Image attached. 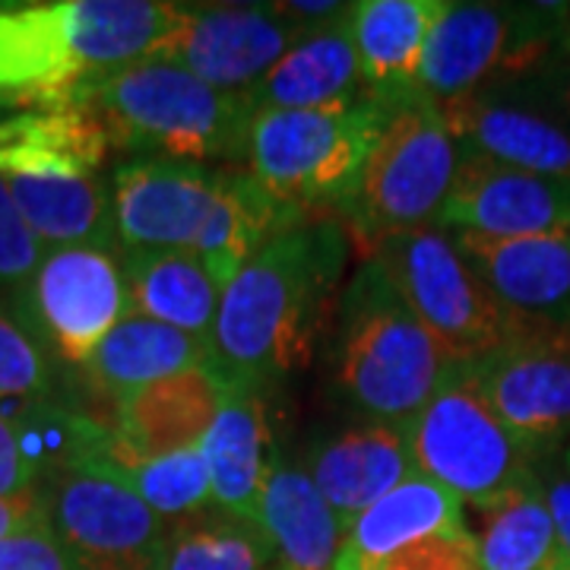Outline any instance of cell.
Wrapping results in <instances>:
<instances>
[{"label":"cell","mask_w":570,"mask_h":570,"mask_svg":"<svg viewBox=\"0 0 570 570\" xmlns=\"http://www.w3.org/2000/svg\"><path fill=\"white\" fill-rule=\"evenodd\" d=\"M346 261L343 223L307 216L225 285L209 346L235 387L264 393L311 362Z\"/></svg>","instance_id":"cell-1"},{"label":"cell","mask_w":570,"mask_h":570,"mask_svg":"<svg viewBox=\"0 0 570 570\" xmlns=\"http://www.w3.org/2000/svg\"><path fill=\"white\" fill-rule=\"evenodd\" d=\"M456 365L381 261H362L336 307L330 348L336 396L365 422L409 425Z\"/></svg>","instance_id":"cell-2"},{"label":"cell","mask_w":570,"mask_h":570,"mask_svg":"<svg viewBox=\"0 0 570 570\" xmlns=\"http://www.w3.org/2000/svg\"><path fill=\"white\" fill-rule=\"evenodd\" d=\"M77 102L96 108L115 149L187 165L247 163L257 115L245 92L213 89L156 58L86 82Z\"/></svg>","instance_id":"cell-3"},{"label":"cell","mask_w":570,"mask_h":570,"mask_svg":"<svg viewBox=\"0 0 570 570\" xmlns=\"http://www.w3.org/2000/svg\"><path fill=\"white\" fill-rule=\"evenodd\" d=\"M460 159L463 146L441 105L415 89L387 108L381 134L336 213L371 247L434 225L456 181Z\"/></svg>","instance_id":"cell-4"},{"label":"cell","mask_w":570,"mask_h":570,"mask_svg":"<svg viewBox=\"0 0 570 570\" xmlns=\"http://www.w3.org/2000/svg\"><path fill=\"white\" fill-rule=\"evenodd\" d=\"M415 469L479 510L508 501L539 482L535 456L520 444L460 362L406 425Z\"/></svg>","instance_id":"cell-5"},{"label":"cell","mask_w":570,"mask_h":570,"mask_svg":"<svg viewBox=\"0 0 570 570\" xmlns=\"http://www.w3.org/2000/svg\"><path fill=\"white\" fill-rule=\"evenodd\" d=\"M384 115L387 108L367 96L330 111H257L247 171L305 216L336 213L381 134Z\"/></svg>","instance_id":"cell-6"},{"label":"cell","mask_w":570,"mask_h":570,"mask_svg":"<svg viewBox=\"0 0 570 570\" xmlns=\"http://www.w3.org/2000/svg\"><path fill=\"white\" fill-rule=\"evenodd\" d=\"M570 36L568 3H450L428 36L419 89L438 105L530 73Z\"/></svg>","instance_id":"cell-7"},{"label":"cell","mask_w":570,"mask_h":570,"mask_svg":"<svg viewBox=\"0 0 570 570\" xmlns=\"http://www.w3.org/2000/svg\"><path fill=\"white\" fill-rule=\"evenodd\" d=\"M36 489L70 570L168 568L165 520L124 482L111 460L58 469Z\"/></svg>","instance_id":"cell-8"},{"label":"cell","mask_w":570,"mask_h":570,"mask_svg":"<svg viewBox=\"0 0 570 570\" xmlns=\"http://www.w3.org/2000/svg\"><path fill=\"white\" fill-rule=\"evenodd\" d=\"M371 257L381 261L409 307L456 362H475L523 336L448 228L425 225L384 238Z\"/></svg>","instance_id":"cell-9"},{"label":"cell","mask_w":570,"mask_h":570,"mask_svg":"<svg viewBox=\"0 0 570 570\" xmlns=\"http://www.w3.org/2000/svg\"><path fill=\"white\" fill-rule=\"evenodd\" d=\"M10 302L41 346L80 367L130 317L124 264L102 247H51Z\"/></svg>","instance_id":"cell-10"},{"label":"cell","mask_w":570,"mask_h":570,"mask_svg":"<svg viewBox=\"0 0 570 570\" xmlns=\"http://www.w3.org/2000/svg\"><path fill=\"white\" fill-rule=\"evenodd\" d=\"M307 32L276 3H175V17L153 51L223 92H245L283 61Z\"/></svg>","instance_id":"cell-11"},{"label":"cell","mask_w":570,"mask_h":570,"mask_svg":"<svg viewBox=\"0 0 570 570\" xmlns=\"http://www.w3.org/2000/svg\"><path fill=\"white\" fill-rule=\"evenodd\" d=\"M441 111L460 146L491 163L570 178V121L535 73L494 80Z\"/></svg>","instance_id":"cell-12"},{"label":"cell","mask_w":570,"mask_h":570,"mask_svg":"<svg viewBox=\"0 0 570 570\" xmlns=\"http://www.w3.org/2000/svg\"><path fill=\"white\" fill-rule=\"evenodd\" d=\"M498 419L539 460L570 448V333H523L475 358Z\"/></svg>","instance_id":"cell-13"},{"label":"cell","mask_w":570,"mask_h":570,"mask_svg":"<svg viewBox=\"0 0 570 570\" xmlns=\"http://www.w3.org/2000/svg\"><path fill=\"white\" fill-rule=\"evenodd\" d=\"M223 168L137 156L115 168L111 206L124 250H194Z\"/></svg>","instance_id":"cell-14"},{"label":"cell","mask_w":570,"mask_h":570,"mask_svg":"<svg viewBox=\"0 0 570 570\" xmlns=\"http://www.w3.org/2000/svg\"><path fill=\"white\" fill-rule=\"evenodd\" d=\"M434 225L482 238L570 232V178L491 163L463 146L456 181Z\"/></svg>","instance_id":"cell-15"},{"label":"cell","mask_w":570,"mask_h":570,"mask_svg":"<svg viewBox=\"0 0 570 570\" xmlns=\"http://www.w3.org/2000/svg\"><path fill=\"white\" fill-rule=\"evenodd\" d=\"M453 238L520 333H570V232L532 238L453 232Z\"/></svg>","instance_id":"cell-16"},{"label":"cell","mask_w":570,"mask_h":570,"mask_svg":"<svg viewBox=\"0 0 570 570\" xmlns=\"http://www.w3.org/2000/svg\"><path fill=\"white\" fill-rule=\"evenodd\" d=\"M232 381L216 362H204L156 381L115 403V466L171 456L204 444Z\"/></svg>","instance_id":"cell-17"},{"label":"cell","mask_w":570,"mask_h":570,"mask_svg":"<svg viewBox=\"0 0 570 570\" xmlns=\"http://www.w3.org/2000/svg\"><path fill=\"white\" fill-rule=\"evenodd\" d=\"M307 475L333 508L340 527L415 475L406 425L362 422L317 438L307 450Z\"/></svg>","instance_id":"cell-18"},{"label":"cell","mask_w":570,"mask_h":570,"mask_svg":"<svg viewBox=\"0 0 570 570\" xmlns=\"http://www.w3.org/2000/svg\"><path fill=\"white\" fill-rule=\"evenodd\" d=\"M82 73L63 36L61 3L0 7V99L29 111L77 102Z\"/></svg>","instance_id":"cell-19"},{"label":"cell","mask_w":570,"mask_h":570,"mask_svg":"<svg viewBox=\"0 0 570 570\" xmlns=\"http://www.w3.org/2000/svg\"><path fill=\"white\" fill-rule=\"evenodd\" d=\"M355 10L307 32L264 80L250 89L257 111H330L365 99L355 51Z\"/></svg>","instance_id":"cell-20"},{"label":"cell","mask_w":570,"mask_h":570,"mask_svg":"<svg viewBox=\"0 0 570 570\" xmlns=\"http://www.w3.org/2000/svg\"><path fill=\"white\" fill-rule=\"evenodd\" d=\"M254 523L283 570H333L336 564L343 527L307 469L279 450H273L266 469Z\"/></svg>","instance_id":"cell-21"},{"label":"cell","mask_w":570,"mask_h":570,"mask_svg":"<svg viewBox=\"0 0 570 570\" xmlns=\"http://www.w3.org/2000/svg\"><path fill=\"white\" fill-rule=\"evenodd\" d=\"M448 0H365L355 10V51L362 92L377 105H396L419 89L428 36Z\"/></svg>","instance_id":"cell-22"},{"label":"cell","mask_w":570,"mask_h":570,"mask_svg":"<svg viewBox=\"0 0 570 570\" xmlns=\"http://www.w3.org/2000/svg\"><path fill=\"white\" fill-rule=\"evenodd\" d=\"M305 213L292 209L279 197H273L264 184L254 181L250 171L223 168L216 200L197 238L194 254L206 266L209 279L219 292L264 250L279 232L305 223Z\"/></svg>","instance_id":"cell-23"},{"label":"cell","mask_w":570,"mask_h":570,"mask_svg":"<svg viewBox=\"0 0 570 570\" xmlns=\"http://www.w3.org/2000/svg\"><path fill=\"white\" fill-rule=\"evenodd\" d=\"M10 197L20 206L22 219L51 247H118L111 184L99 175L70 171H22L0 175Z\"/></svg>","instance_id":"cell-24"},{"label":"cell","mask_w":570,"mask_h":570,"mask_svg":"<svg viewBox=\"0 0 570 570\" xmlns=\"http://www.w3.org/2000/svg\"><path fill=\"white\" fill-rule=\"evenodd\" d=\"M171 17L175 3L156 0H61L63 36L86 82L153 58Z\"/></svg>","instance_id":"cell-25"},{"label":"cell","mask_w":570,"mask_h":570,"mask_svg":"<svg viewBox=\"0 0 570 570\" xmlns=\"http://www.w3.org/2000/svg\"><path fill=\"white\" fill-rule=\"evenodd\" d=\"M200 450L209 469L213 508L254 520L276 450L269 444L264 393L232 384Z\"/></svg>","instance_id":"cell-26"},{"label":"cell","mask_w":570,"mask_h":570,"mask_svg":"<svg viewBox=\"0 0 570 570\" xmlns=\"http://www.w3.org/2000/svg\"><path fill=\"white\" fill-rule=\"evenodd\" d=\"M463 527V501L434 479L415 472L348 523L336 564H371L422 539Z\"/></svg>","instance_id":"cell-27"},{"label":"cell","mask_w":570,"mask_h":570,"mask_svg":"<svg viewBox=\"0 0 570 570\" xmlns=\"http://www.w3.org/2000/svg\"><path fill=\"white\" fill-rule=\"evenodd\" d=\"M111 149L115 146L102 118L86 102L26 111L0 124V175H20V171L99 175Z\"/></svg>","instance_id":"cell-28"},{"label":"cell","mask_w":570,"mask_h":570,"mask_svg":"<svg viewBox=\"0 0 570 570\" xmlns=\"http://www.w3.org/2000/svg\"><path fill=\"white\" fill-rule=\"evenodd\" d=\"M209 358H213V346L206 340H197L190 333L140 314H130L86 358L82 374L92 390L118 403L137 390L165 381L171 374H181L187 367L204 365Z\"/></svg>","instance_id":"cell-29"},{"label":"cell","mask_w":570,"mask_h":570,"mask_svg":"<svg viewBox=\"0 0 570 570\" xmlns=\"http://www.w3.org/2000/svg\"><path fill=\"white\" fill-rule=\"evenodd\" d=\"M121 264L130 314L209 343L223 292L194 250H124Z\"/></svg>","instance_id":"cell-30"},{"label":"cell","mask_w":570,"mask_h":570,"mask_svg":"<svg viewBox=\"0 0 570 570\" xmlns=\"http://www.w3.org/2000/svg\"><path fill=\"white\" fill-rule=\"evenodd\" d=\"M0 415L13 428L17 448L29 472L39 479L58 469L82 466L115 456V431L96 415L61 396L48 400H0Z\"/></svg>","instance_id":"cell-31"},{"label":"cell","mask_w":570,"mask_h":570,"mask_svg":"<svg viewBox=\"0 0 570 570\" xmlns=\"http://www.w3.org/2000/svg\"><path fill=\"white\" fill-rule=\"evenodd\" d=\"M482 530L479 568L482 570H549L558 558V535L551 523L542 485L510 494L494 508L479 510Z\"/></svg>","instance_id":"cell-32"},{"label":"cell","mask_w":570,"mask_h":570,"mask_svg":"<svg viewBox=\"0 0 570 570\" xmlns=\"http://www.w3.org/2000/svg\"><path fill=\"white\" fill-rule=\"evenodd\" d=\"M273 549L254 520L206 508L175 523L168 532L165 570H269Z\"/></svg>","instance_id":"cell-33"},{"label":"cell","mask_w":570,"mask_h":570,"mask_svg":"<svg viewBox=\"0 0 570 570\" xmlns=\"http://www.w3.org/2000/svg\"><path fill=\"white\" fill-rule=\"evenodd\" d=\"M118 472L163 520L178 523L190 513L213 508L209 469H206V456L200 448L134 463V466H118Z\"/></svg>","instance_id":"cell-34"},{"label":"cell","mask_w":570,"mask_h":570,"mask_svg":"<svg viewBox=\"0 0 570 570\" xmlns=\"http://www.w3.org/2000/svg\"><path fill=\"white\" fill-rule=\"evenodd\" d=\"M55 393V355L22 324L10 298H0V400H48Z\"/></svg>","instance_id":"cell-35"},{"label":"cell","mask_w":570,"mask_h":570,"mask_svg":"<svg viewBox=\"0 0 570 570\" xmlns=\"http://www.w3.org/2000/svg\"><path fill=\"white\" fill-rule=\"evenodd\" d=\"M333 570H482L479 542L469 527L422 539L409 549L387 554L371 564H333Z\"/></svg>","instance_id":"cell-36"},{"label":"cell","mask_w":570,"mask_h":570,"mask_svg":"<svg viewBox=\"0 0 570 570\" xmlns=\"http://www.w3.org/2000/svg\"><path fill=\"white\" fill-rule=\"evenodd\" d=\"M48 247L22 219L20 206L10 197L7 181L0 178V283L20 288L32 279Z\"/></svg>","instance_id":"cell-37"},{"label":"cell","mask_w":570,"mask_h":570,"mask_svg":"<svg viewBox=\"0 0 570 570\" xmlns=\"http://www.w3.org/2000/svg\"><path fill=\"white\" fill-rule=\"evenodd\" d=\"M535 475L549 504L554 535H558V558L554 570H570V466L564 453H551L535 463Z\"/></svg>","instance_id":"cell-38"},{"label":"cell","mask_w":570,"mask_h":570,"mask_svg":"<svg viewBox=\"0 0 570 570\" xmlns=\"http://www.w3.org/2000/svg\"><path fill=\"white\" fill-rule=\"evenodd\" d=\"M0 570H70V561L48 523H39L0 539Z\"/></svg>","instance_id":"cell-39"},{"label":"cell","mask_w":570,"mask_h":570,"mask_svg":"<svg viewBox=\"0 0 570 570\" xmlns=\"http://www.w3.org/2000/svg\"><path fill=\"white\" fill-rule=\"evenodd\" d=\"M26 491H36V475L22 460L13 428L0 415V498H13V494H26Z\"/></svg>","instance_id":"cell-40"},{"label":"cell","mask_w":570,"mask_h":570,"mask_svg":"<svg viewBox=\"0 0 570 570\" xmlns=\"http://www.w3.org/2000/svg\"><path fill=\"white\" fill-rule=\"evenodd\" d=\"M530 73L539 77V82L546 86L554 105L561 108V115L570 121V36L564 45L551 55L549 61H542L539 67H532Z\"/></svg>","instance_id":"cell-41"},{"label":"cell","mask_w":570,"mask_h":570,"mask_svg":"<svg viewBox=\"0 0 570 570\" xmlns=\"http://www.w3.org/2000/svg\"><path fill=\"white\" fill-rule=\"evenodd\" d=\"M39 523H45L39 489L26 491V494H13V498H0V539L32 530Z\"/></svg>","instance_id":"cell-42"},{"label":"cell","mask_w":570,"mask_h":570,"mask_svg":"<svg viewBox=\"0 0 570 570\" xmlns=\"http://www.w3.org/2000/svg\"><path fill=\"white\" fill-rule=\"evenodd\" d=\"M561 453H564V460H568V466H570V448H568V450H561Z\"/></svg>","instance_id":"cell-43"},{"label":"cell","mask_w":570,"mask_h":570,"mask_svg":"<svg viewBox=\"0 0 570 570\" xmlns=\"http://www.w3.org/2000/svg\"><path fill=\"white\" fill-rule=\"evenodd\" d=\"M269 570H283V568H279V564H273V568H269Z\"/></svg>","instance_id":"cell-44"},{"label":"cell","mask_w":570,"mask_h":570,"mask_svg":"<svg viewBox=\"0 0 570 570\" xmlns=\"http://www.w3.org/2000/svg\"><path fill=\"white\" fill-rule=\"evenodd\" d=\"M549 570H554V568H549Z\"/></svg>","instance_id":"cell-45"}]
</instances>
